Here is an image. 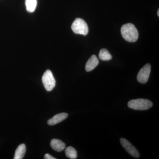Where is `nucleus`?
<instances>
[{
    "label": "nucleus",
    "mask_w": 159,
    "mask_h": 159,
    "mask_svg": "<svg viewBox=\"0 0 159 159\" xmlns=\"http://www.w3.org/2000/svg\"><path fill=\"white\" fill-rule=\"evenodd\" d=\"M121 32L122 37L129 42H135L139 38L138 30L131 23H128L122 25Z\"/></svg>",
    "instance_id": "1"
},
{
    "label": "nucleus",
    "mask_w": 159,
    "mask_h": 159,
    "mask_svg": "<svg viewBox=\"0 0 159 159\" xmlns=\"http://www.w3.org/2000/svg\"><path fill=\"white\" fill-rule=\"evenodd\" d=\"M152 102L147 99H138L129 101L128 106L136 110H146L152 106Z\"/></svg>",
    "instance_id": "2"
},
{
    "label": "nucleus",
    "mask_w": 159,
    "mask_h": 159,
    "mask_svg": "<svg viewBox=\"0 0 159 159\" xmlns=\"http://www.w3.org/2000/svg\"><path fill=\"white\" fill-rule=\"evenodd\" d=\"M71 28L75 34L86 35L89 32L87 24L81 18H76L72 24Z\"/></svg>",
    "instance_id": "3"
},
{
    "label": "nucleus",
    "mask_w": 159,
    "mask_h": 159,
    "mask_svg": "<svg viewBox=\"0 0 159 159\" xmlns=\"http://www.w3.org/2000/svg\"><path fill=\"white\" fill-rule=\"evenodd\" d=\"M42 82L46 90L51 91L55 86L56 81L52 72L50 70H47L42 77Z\"/></svg>",
    "instance_id": "4"
},
{
    "label": "nucleus",
    "mask_w": 159,
    "mask_h": 159,
    "mask_svg": "<svg viewBox=\"0 0 159 159\" xmlns=\"http://www.w3.org/2000/svg\"><path fill=\"white\" fill-rule=\"evenodd\" d=\"M151 72V65L147 64L139 71L137 80L140 83L145 84L148 81Z\"/></svg>",
    "instance_id": "5"
},
{
    "label": "nucleus",
    "mask_w": 159,
    "mask_h": 159,
    "mask_svg": "<svg viewBox=\"0 0 159 159\" xmlns=\"http://www.w3.org/2000/svg\"><path fill=\"white\" fill-rule=\"evenodd\" d=\"M120 142L123 148L132 156L136 158H139L140 157L139 152L128 140L124 138H121L120 139Z\"/></svg>",
    "instance_id": "6"
},
{
    "label": "nucleus",
    "mask_w": 159,
    "mask_h": 159,
    "mask_svg": "<svg viewBox=\"0 0 159 159\" xmlns=\"http://www.w3.org/2000/svg\"><path fill=\"white\" fill-rule=\"evenodd\" d=\"M68 116V115L66 113H61L57 114L49 119L48 122V124L51 125H56L57 123H60L65 120L67 118Z\"/></svg>",
    "instance_id": "7"
},
{
    "label": "nucleus",
    "mask_w": 159,
    "mask_h": 159,
    "mask_svg": "<svg viewBox=\"0 0 159 159\" xmlns=\"http://www.w3.org/2000/svg\"><path fill=\"white\" fill-rule=\"evenodd\" d=\"M99 60L95 55H93L88 60L85 65L87 72H90L93 70L99 64Z\"/></svg>",
    "instance_id": "8"
},
{
    "label": "nucleus",
    "mask_w": 159,
    "mask_h": 159,
    "mask_svg": "<svg viewBox=\"0 0 159 159\" xmlns=\"http://www.w3.org/2000/svg\"><path fill=\"white\" fill-rule=\"evenodd\" d=\"M51 148L57 152H61L64 150L66 145L62 141L57 139H53L51 142Z\"/></svg>",
    "instance_id": "9"
},
{
    "label": "nucleus",
    "mask_w": 159,
    "mask_h": 159,
    "mask_svg": "<svg viewBox=\"0 0 159 159\" xmlns=\"http://www.w3.org/2000/svg\"><path fill=\"white\" fill-rule=\"evenodd\" d=\"M26 150V146L25 144H22L19 145L16 150L14 159H23L25 154Z\"/></svg>",
    "instance_id": "10"
},
{
    "label": "nucleus",
    "mask_w": 159,
    "mask_h": 159,
    "mask_svg": "<svg viewBox=\"0 0 159 159\" xmlns=\"http://www.w3.org/2000/svg\"><path fill=\"white\" fill-rule=\"evenodd\" d=\"M99 57L102 61H109L112 59V56L108 50L102 49L99 51Z\"/></svg>",
    "instance_id": "11"
},
{
    "label": "nucleus",
    "mask_w": 159,
    "mask_h": 159,
    "mask_svg": "<svg viewBox=\"0 0 159 159\" xmlns=\"http://www.w3.org/2000/svg\"><path fill=\"white\" fill-rule=\"evenodd\" d=\"M26 9L29 12L34 11L37 6V0H26Z\"/></svg>",
    "instance_id": "12"
},
{
    "label": "nucleus",
    "mask_w": 159,
    "mask_h": 159,
    "mask_svg": "<svg viewBox=\"0 0 159 159\" xmlns=\"http://www.w3.org/2000/svg\"><path fill=\"white\" fill-rule=\"evenodd\" d=\"M66 156L71 159H75L77 158V152L76 149L71 146H69L65 150Z\"/></svg>",
    "instance_id": "13"
},
{
    "label": "nucleus",
    "mask_w": 159,
    "mask_h": 159,
    "mask_svg": "<svg viewBox=\"0 0 159 159\" xmlns=\"http://www.w3.org/2000/svg\"><path fill=\"white\" fill-rule=\"evenodd\" d=\"M44 159H56L54 157H52V156L51 155L49 154H46L44 156Z\"/></svg>",
    "instance_id": "14"
},
{
    "label": "nucleus",
    "mask_w": 159,
    "mask_h": 159,
    "mask_svg": "<svg viewBox=\"0 0 159 159\" xmlns=\"http://www.w3.org/2000/svg\"><path fill=\"white\" fill-rule=\"evenodd\" d=\"M157 15H158V16H159V9H158V10Z\"/></svg>",
    "instance_id": "15"
}]
</instances>
